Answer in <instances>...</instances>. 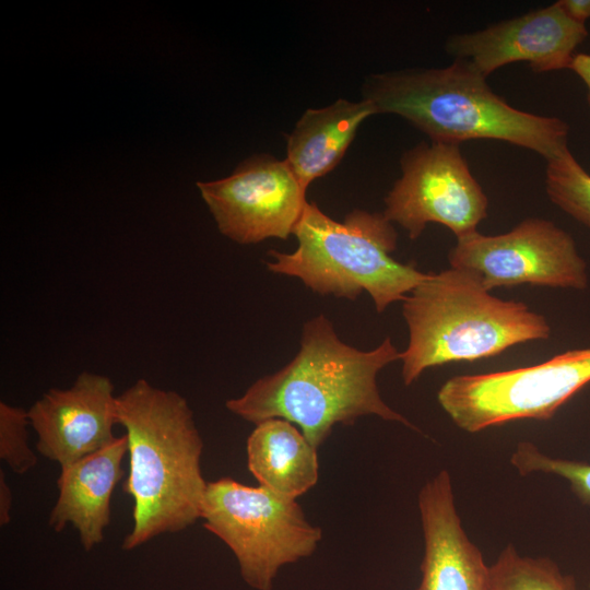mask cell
<instances>
[{
	"instance_id": "6da1fadb",
	"label": "cell",
	"mask_w": 590,
	"mask_h": 590,
	"mask_svg": "<svg viewBox=\"0 0 590 590\" xmlns=\"http://www.w3.org/2000/svg\"><path fill=\"white\" fill-rule=\"evenodd\" d=\"M390 338L370 351L344 343L323 315L304 323L299 351L283 368L255 381L225 402L238 417L258 424L283 418L295 424L317 449L337 424L376 415L417 428L391 409L377 387L378 373L400 359Z\"/></svg>"
},
{
	"instance_id": "7a4b0ae2",
	"label": "cell",
	"mask_w": 590,
	"mask_h": 590,
	"mask_svg": "<svg viewBox=\"0 0 590 590\" xmlns=\"http://www.w3.org/2000/svg\"><path fill=\"white\" fill-rule=\"evenodd\" d=\"M117 420L128 441L122 488L133 499V526L122 548L131 551L202 518L208 486L201 471L203 440L188 401L146 379L117 396Z\"/></svg>"
},
{
	"instance_id": "3957f363",
	"label": "cell",
	"mask_w": 590,
	"mask_h": 590,
	"mask_svg": "<svg viewBox=\"0 0 590 590\" xmlns=\"http://www.w3.org/2000/svg\"><path fill=\"white\" fill-rule=\"evenodd\" d=\"M363 97L377 114L399 115L434 142L500 140L546 161L568 149L565 121L510 106L464 59H455L446 68L373 74L364 83Z\"/></svg>"
},
{
	"instance_id": "277c9868",
	"label": "cell",
	"mask_w": 590,
	"mask_h": 590,
	"mask_svg": "<svg viewBox=\"0 0 590 590\" xmlns=\"http://www.w3.org/2000/svg\"><path fill=\"white\" fill-rule=\"evenodd\" d=\"M402 314L409 329L400 355L406 386L429 367L496 356L551 334L544 316L491 295L476 273L452 267L428 273L403 300Z\"/></svg>"
},
{
	"instance_id": "5b68a950",
	"label": "cell",
	"mask_w": 590,
	"mask_h": 590,
	"mask_svg": "<svg viewBox=\"0 0 590 590\" xmlns=\"http://www.w3.org/2000/svg\"><path fill=\"white\" fill-rule=\"evenodd\" d=\"M293 234V252L269 251V271L299 279L320 295L354 300L362 292L371 297L377 312L403 302L426 273L396 260L398 235L380 213L354 210L342 222L306 203Z\"/></svg>"
},
{
	"instance_id": "8992f818",
	"label": "cell",
	"mask_w": 590,
	"mask_h": 590,
	"mask_svg": "<svg viewBox=\"0 0 590 590\" xmlns=\"http://www.w3.org/2000/svg\"><path fill=\"white\" fill-rule=\"evenodd\" d=\"M203 527L234 554L243 580L272 590L280 569L307 558L322 540L296 499L232 477L208 482Z\"/></svg>"
},
{
	"instance_id": "52a82bcc",
	"label": "cell",
	"mask_w": 590,
	"mask_h": 590,
	"mask_svg": "<svg viewBox=\"0 0 590 590\" xmlns=\"http://www.w3.org/2000/svg\"><path fill=\"white\" fill-rule=\"evenodd\" d=\"M588 384L590 347L528 367L455 376L441 386L437 399L459 428L476 433L516 420H550Z\"/></svg>"
},
{
	"instance_id": "ba28073f",
	"label": "cell",
	"mask_w": 590,
	"mask_h": 590,
	"mask_svg": "<svg viewBox=\"0 0 590 590\" xmlns=\"http://www.w3.org/2000/svg\"><path fill=\"white\" fill-rule=\"evenodd\" d=\"M402 176L385 199L384 215L416 239L428 223L448 227L457 238L477 232L488 199L470 172L459 144L421 143L401 160Z\"/></svg>"
},
{
	"instance_id": "9c48e42d",
	"label": "cell",
	"mask_w": 590,
	"mask_h": 590,
	"mask_svg": "<svg viewBox=\"0 0 590 590\" xmlns=\"http://www.w3.org/2000/svg\"><path fill=\"white\" fill-rule=\"evenodd\" d=\"M448 258L450 267L476 273L487 291L520 284L585 290L589 282L571 235L543 219H527L496 236L457 238Z\"/></svg>"
},
{
	"instance_id": "30bf717a",
	"label": "cell",
	"mask_w": 590,
	"mask_h": 590,
	"mask_svg": "<svg viewBox=\"0 0 590 590\" xmlns=\"http://www.w3.org/2000/svg\"><path fill=\"white\" fill-rule=\"evenodd\" d=\"M198 187L220 232L239 244L286 239L307 203L286 160L268 155L251 157L229 177Z\"/></svg>"
},
{
	"instance_id": "8fae6325",
	"label": "cell",
	"mask_w": 590,
	"mask_h": 590,
	"mask_svg": "<svg viewBox=\"0 0 590 590\" xmlns=\"http://www.w3.org/2000/svg\"><path fill=\"white\" fill-rule=\"evenodd\" d=\"M587 36L586 25L570 19L556 1L481 31L453 35L446 50L455 59L468 60L485 78L516 61L547 72L569 68Z\"/></svg>"
},
{
	"instance_id": "7c38bea8",
	"label": "cell",
	"mask_w": 590,
	"mask_h": 590,
	"mask_svg": "<svg viewBox=\"0 0 590 590\" xmlns=\"http://www.w3.org/2000/svg\"><path fill=\"white\" fill-rule=\"evenodd\" d=\"M107 376L82 371L71 387L51 388L27 410L36 449L60 467L116 439L117 396Z\"/></svg>"
},
{
	"instance_id": "4fadbf2b",
	"label": "cell",
	"mask_w": 590,
	"mask_h": 590,
	"mask_svg": "<svg viewBox=\"0 0 590 590\" xmlns=\"http://www.w3.org/2000/svg\"><path fill=\"white\" fill-rule=\"evenodd\" d=\"M418 509L424 556L416 590H493L491 566L461 526L447 471L422 487Z\"/></svg>"
},
{
	"instance_id": "5bb4252c",
	"label": "cell",
	"mask_w": 590,
	"mask_h": 590,
	"mask_svg": "<svg viewBox=\"0 0 590 590\" xmlns=\"http://www.w3.org/2000/svg\"><path fill=\"white\" fill-rule=\"evenodd\" d=\"M128 452L126 435L116 437L102 449L61 467L57 480L58 497L48 524L56 532L71 524L82 547L93 550L104 541L110 523V500L123 477L122 460Z\"/></svg>"
},
{
	"instance_id": "9a60e30c",
	"label": "cell",
	"mask_w": 590,
	"mask_h": 590,
	"mask_svg": "<svg viewBox=\"0 0 590 590\" xmlns=\"http://www.w3.org/2000/svg\"><path fill=\"white\" fill-rule=\"evenodd\" d=\"M247 467L259 485L297 499L319 479L318 449L297 426L283 418L256 424L247 438Z\"/></svg>"
},
{
	"instance_id": "2e32d148",
	"label": "cell",
	"mask_w": 590,
	"mask_h": 590,
	"mask_svg": "<svg viewBox=\"0 0 590 590\" xmlns=\"http://www.w3.org/2000/svg\"><path fill=\"white\" fill-rule=\"evenodd\" d=\"M375 114L374 105L364 98L339 99L304 113L287 139L286 162L305 190L340 162L359 125Z\"/></svg>"
},
{
	"instance_id": "e0dca14e",
	"label": "cell",
	"mask_w": 590,
	"mask_h": 590,
	"mask_svg": "<svg viewBox=\"0 0 590 590\" xmlns=\"http://www.w3.org/2000/svg\"><path fill=\"white\" fill-rule=\"evenodd\" d=\"M493 590H576L571 575L551 559L532 558L507 546L491 566Z\"/></svg>"
},
{
	"instance_id": "ac0fdd59",
	"label": "cell",
	"mask_w": 590,
	"mask_h": 590,
	"mask_svg": "<svg viewBox=\"0 0 590 590\" xmlns=\"http://www.w3.org/2000/svg\"><path fill=\"white\" fill-rule=\"evenodd\" d=\"M546 162L545 187L550 200L590 229V175L569 149Z\"/></svg>"
},
{
	"instance_id": "d6986e66",
	"label": "cell",
	"mask_w": 590,
	"mask_h": 590,
	"mask_svg": "<svg viewBox=\"0 0 590 590\" xmlns=\"http://www.w3.org/2000/svg\"><path fill=\"white\" fill-rule=\"evenodd\" d=\"M511 463L520 474L544 472L566 479L577 497L590 505V464L581 461L555 459L542 453L531 442H520L511 456Z\"/></svg>"
},
{
	"instance_id": "ffe728a7",
	"label": "cell",
	"mask_w": 590,
	"mask_h": 590,
	"mask_svg": "<svg viewBox=\"0 0 590 590\" xmlns=\"http://www.w3.org/2000/svg\"><path fill=\"white\" fill-rule=\"evenodd\" d=\"M27 410L0 402V459L16 474H24L37 463L27 442Z\"/></svg>"
},
{
	"instance_id": "44dd1931",
	"label": "cell",
	"mask_w": 590,
	"mask_h": 590,
	"mask_svg": "<svg viewBox=\"0 0 590 590\" xmlns=\"http://www.w3.org/2000/svg\"><path fill=\"white\" fill-rule=\"evenodd\" d=\"M564 12L574 21L585 24L590 17V0H559Z\"/></svg>"
},
{
	"instance_id": "7402d4cb",
	"label": "cell",
	"mask_w": 590,
	"mask_h": 590,
	"mask_svg": "<svg viewBox=\"0 0 590 590\" xmlns=\"http://www.w3.org/2000/svg\"><path fill=\"white\" fill-rule=\"evenodd\" d=\"M13 494L5 480L3 471H0V524L7 526L11 520Z\"/></svg>"
},
{
	"instance_id": "603a6c76",
	"label": "cell",
	"mask_w": 590,
	"mask_h": 590,
	"mask_svg": "<svg viewBox=\"0 0 590 590\" xmlns=\"http://www.w3.org/2000/svg\"><path fill=\"white\" fill-rule=\"evenodd\" d=\"M581 78L588 88V104L590 106V54H575L569 67Z\"/></svg>"
},
{
	"instance_id": "cb8c5ba5",
	"label": "cell",
	"mask_w": 590,
	"mask_h": 590,
	"mask_svg": "<svg viewBox=\"0 0 590 590\" xmlns=\"http://www.w3.org/2000/svg\"><path fill=\"white\" fill-rule=\"evenodd\" d=\"M590 587V586H589Z\"/></svg>"
}]
</instances>
